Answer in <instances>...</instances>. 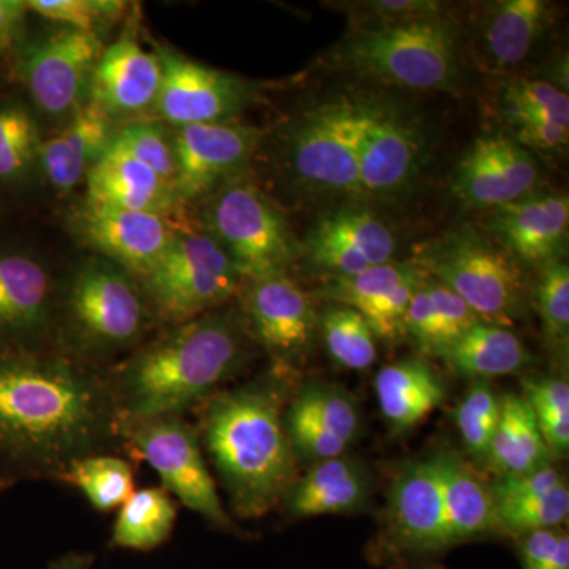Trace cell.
Segmentation results:
<instances>
[{
	"mask_svg": "<svg viewBox=\"0 0 569 569\" xmlns=\"http://www.w3.org/2000/svg\"><path fill=\"white\" fill-rule=\"evenodd\" d=\"M118 426L110 391L67 359L0 356V451L58 468L93 455Z\"/></svg>",
	"mask_w": 569,
	"mask_h": 569,
	"instance_id": "cell-1",
	"label": "cell"
},
{
	"mask_svg": "<svg viewBox=\"0 0 569 569\" xmlns=\"http://www.w3.org/2000/svg\"><path fill=\"white\" fill-rule=\"evenodd\" d=\"M244 361V337L233 313L212 312L174 325L132 355L112 377L119 425L179 417L211 395Z\"/></svg>",
	"mask_w": 569,
	"mask_h": 569,
	"instance_id": "cell-2",
	"label": "cell"
},
{
	"mask_svg": "<svg viewBox=\"0 0 569 569\" xmlns=\"http://www.w3.org/2000/svg\"><path fill=\"white\" fill-rule=\"evenodd\" d=\"M282 403L274 385L254 383L213 396L206 408L204 445L241 518L271 511L298 479Z\"/></svg>",
	"mask_w": 569,
	"mask_h": 569,
	"instance_id": "cell-3",
	"label": "cell"
},
{
	"mask_svg": "<svg viewBox=\"0 0 569 569\" xmlns=\"http://www.w3.org/2000/svg\"><path fill=\"white\" fill-rule=\"evenodd\" d=\"M332 59L362 77L417 91L451 89L458 74L456 31L441 17L358 29Z\"/></svg>",
	"mask_w": 569,
	"mask_h": 569,
	"instance_id": "cell-4",
	"label": "cell"
},
{
	"mask_svg": "<svg viewBox=\"0 0 569 569\" xmlns=\"http://www.w3.org/2000/svg\"><path fill=\"white\" fill-rule=\"evenodd\" d=\"M62 306L71 340L89 355L133 347L151 317L138 280L102 257L86 258L71 271Z\"/></svg>",
	"mask_w": 569,
	"mask_h": 569,
	"instance_id": "cell-5",
	"label": "cell"
},
{
	"mask_svg": "<svg viewBox=\"0 0 569 569\" xmlns=\"http://www.w3.org/2000/svg\"><path fill=\"white\" fill-rule=\"evenodd\" d=\"M413 263L458 295L482 323L508 328L522 313L526 282L519 264L475 231L427 242Z\"/></svg>",
	"mask_w": 569,
	"mask_h": 569,
	"instance_id": "cell-6",
	"label": "cell"
},
{
	"mask_svg": "<svg viewBox=\"0 0 569 569\" xmlns=\"http://www.w3.org/2000/svg\"><path fill=\"white\" fill-rule=\"evenodd\" d=\"M206 200L204 231L227 252L242 280L287 272L299 247L263 190L236 178Z\"/></svg>",
	"mask_w": 569,
	"mask_h": 569,
	"instance_id": "cell-7",
	"label": "cell"
},
{
	"mask_svg": "<svg viewBox=\"0 0 569 569\" xmlns=\"http://www.w3.org/2000/svg\"><path fill=\"white\" fill-rule=\"evenodd\" d=\"M238 269L204 230L182 228L173 244L141 280L149 306L173 325L212 312L241 287Z\"/></svg>",
	"mask_w": 569,
	"mask_h": 569,
	"instance_id": "cell-8",
	"label": "cell"
},
{
	"mask_svg": "<svg viewBox=\"0 0 569 569\" xmlns=\"http://www.w3.org/2000/svg\"><path fill=\"white\" fill-rule=\"evenodd\" d=\"M365 100L337 97L302 112L288 130L284 162L310 192L359 198L358 146Z\"/></svg>",
	"mask_w": 569,
	"mask_h": 569,
	"instance_id": "cell-9",
	"label": "cell"
},
{
	"mask_svg": "<svg viewBox=\"0 0 569 569\" xmlns=\"http://www.w3.org/2000/svg\"><path fill=\"white\" fill-rule=\"evenodd\" d=\"M119 426L134 451L159 473L168 493H173L183 507L192 509L217 529H234L206 466L200 440L181 417L174 415Z\"/></svg>",
	"mask_w": 569,
	"mask_h": 569,
	"instance_id": "cell-10",
	"label": "cell"
},
{
	"mask_svg": "<svg viewBox=\"0 0 569 569\" xmlns=\"http://www.w3.org/2000/svg\"><path fill=\"white\" fill-rule=\"evenodd\" d=\"M102 52L97 33L62 28L22 51L18 73L41 111L73 114L88 103L92 73Z\"/></svg>",
	"mask_w": 569,
	"mask_h": 569,
	"instance_id": "cell-11",
	"label": "cell"
},
{
	"mask_svg": "<svg viewBox=\"0 0 569 569\" xmlns=\"http://www.w3.org/2000/svg\"><path fill=\"white\" fill-rule=\"evenodd\" d=\"M261 132L234 121L179 127L171 134L179 200L197 203L211 197L223 183L241 178Z\"/></svg>",
	"mask_w": 569,
	"mask_h": 569,
	"instance_id": "cell-12",
	"label": "cell"
},
{
	"mask_svg": "<svg viewBox=\"0 0 569 569\" xmlns=\"http://www.w3.org/2000/svg\"><path fill=\"white\" fill-rule=\"evenodd\" d=\"M156 54L162 86L153 108L176 129L233 121L252 100L250 86L234 74L201 66L170 48L157 47Z\"/></svg>",
	"mask_w": 569,
	"mask_h": 569,
	"instance_id": "cell-13",
	"label": "cell"
},
{
	"mask_svg": "<svg viewBox=\"0 0 569 569\" xmlns=\"http://www.w3.org/2000/svg\"><path fill=\"white\" fill-rule=\"evenodd\" d=\"M425 134L389 104L365 100L358 146L359 198H387L407 189L421 170Z\"/></svg>",
	"mask_w": 569,
	"mask_h": 569,
	"instance_id": "cell-14",
	"label": "cell"
},
{
	"mask_svg": "<svg viewBox=\"0 0 569 569\" xmlns=\"http://www.w3.org/2000/svg\"><path fill=\"white\" fill-rule=\"evenodd\" d=\"M74 230L97 257L144 279L186 227L157 213L126 211L84 201L73 217Z\"/></svg>",
	"mask_w": 569,
	"mask_h": 569,
	"instance_id": "cell-15",
	"label": "cell"
},
{
	"mask_svg": "<svg viewBox=\"0 0 569 569\" xmlns=\"http://www.w3.org/2000/svg\"><path fill=\"white\" fill-rule=\"evenodd\" d=\"M389 526L400 556H436L452 548L437 455L399 471L389 490Z\"/></svg>",
	"mask_w": 569,
	"mask_h": 569,
	"instance_id": "cell-16",
	"label": "cell"
},
{
	"mask_svg": "<svg viewBox=\"0 0 569 569\" xmlns=\"http://www.w3.org/2000/svg\"><path fill=\"white\" fill-rule=\"evenodd\" d=\"M539 168L529 149L509 134H482L456 170L452 190L475 208H501L537 190Z\"/></svg>",
	"mask_w": 569,
	"mask_h": 569,
	"instance_id": "cell-17",
	"label": "cell"
},
{
	"mask_svg": "<svg viewBox=\"0 0 569 569\" xmlns=\"http://www.w3.org/2000/svg\"><path fill=\"white\" fill-rule=\"evenodd\" d=\"M242 284L246 317L258 342L283 362L306 355L320 326L310 296L284 272Z\"/></svg>",
	"mask_w": 569,
	"mask_h": 569,
	"instance_id": "cell-18",
	"label": "cell"
},
{
	"mask_svg": "<svg viewBox=\"0 0 569 569\" xmlns=\"http://www.w3.org/2000/svg\"><path fill=\"white\" fill-rule=\"evenodd\" d=\"M305 250L317 268L348 277L392 261L396 241L377 213L361 206H346L317 220L307 234Z\"/></svg>",
	"mask_w": 569,
	"mask_h": 569,
	"instance_id": "cell-19",
	"label": "cell"
},
{
	"mask_svg": "<svg viewBox=\"0 0 569 569\" xmlns=\"http://www.w3.org/2000/svg\"><path fill=\"white\" fill-rule=\"evenodd\" d=\"M568 230L569 200L560 193H531L496 209L490 219V231L507 253L533 268L561 260Z\"/></svg>",
	"mask_w": 569,
	"mask_h": 569,
	"instance_id": "cell-20",
	"label": "cell"
},
{
	"mask_svg": "<svg viewBox=\"0 0 569 569\" xmlns=\"http://www.w3.org/2000/svg\"><path fill=\"white\" fill-rule=\"evenodd\" d=\"M162 86V66L133 36H123L103 50L92 73L88 102L114 121L153 108Z\"/></svg>",
	"mask_w": 569,
	"mask_h": 569,
	"instance_id": "cell-21",
	"label": "cell"
},
{
	"mask_svg": "<svg viewBox=\"0 0 569 569\" xmlns=\"http://www.w3.org/2000/svg\"><path fill=\"white\" fill-rule=\"evenodd\" d=\"M116 122L96 103L82 104L62 132L41 141L37 167L47 181L61 192L86 182L93 164L110 149L119 130Z\"/></svg>",
	"mask_w": 569,
	"mask_h": 569,
	"instance_id": "cell-22",
	"label": "cell"
},
{
	"mask_svg": "<svg viewBox=\"0 0 569 569\" xmlns=\"http://www.w3.org/2000/svg\"><path fill=\"white\" fill-rule=\"evenodd\" d=\"M86 189L88 203L157 213L171 220L183 206L173 186L144 164L111 148L89 171Z\"/></svg>",
	"mask_w": 569,
	"mask_h": 569,
	"instance_id": "cell-23",
	"label": "cell"
},
{
	"mask_svg": "<svg viewBox=\"0 0 569 569\" xmlns=\"http://www.w3.org/2000/svg\"><path fill=\"white\" fill-rule=\"evenodd\" d=\"M52 283L31 254L0 249V337L28 339L50 323Z\"/></svg>",
	"mask_w": 569,
	"mask_h": 569,
	"instance_id": "cell-24",
	"label": "cell"
},
{
	"mask_svg": "<svg viewBox=\"0 0 569 569\" xmlns=\"http://www.w3.org/2000/svg\"><path fill=\"white\" fill-rule=\"evenodd\" d=\"M369 493L362 467L346 456L313 463L288 490V509L295 518L343 515L361 508Z\"/></svg>",
	"mask_w": 569,
	"mask_h": 569,
	"instance_id": "cell-25",
	"label": "cell"
},
{
	"mask_svg": "<svg viewBox=\"0 0 569 569\" xmlns=\"http://www.w3.org/2000/svg\"><path fill=\"white\" fill-rule=\"evenodd\" d=\"M451 546L498 531L490 488L455 452L437 455Z\"/></svg>",
	"mask_w": 569,
	"mask_h": 569,
	"instance_id": "cell-26",
	"label": "cell"
},
{
	"mask_svg": "<svg viewBox=\"0 0 569 569\" xmlns=\"http://www.w3.org/2000/svg\"><path fill=\"white\" fill-rule=\"evenodd\" d=\"M549 6L542 0H505L498 2L482 26L479 56L489 71L519 66L546 31Z\"/></svg>",
	"mask_w": 569,
	"mask_h": 569,
	"instance_id": "cell-27",
	"label": "cell"
},
{
	"mask_svg": "<svg viewBox=\"0 0 569 569\" xmlns=\"http://www.w3.org/2000/svg\"><path fill=\"white\" fill-rule=\"evenodd\" d=\"M381 413L397 432L413 429L445 400V387L437 373L417 359L385 366L376 378Z\"/></svg>",
	"mask_w": 569,
	"mask_h": 569,
	"instance_id": "cell-28",
	"label": "cell"
},
{
	"mask_svg": "<svg viewBox=\"0 0 569 569\" xmlns=\"http://www.w3.org/2000/svg\"><path fill=\"white\" fill-rule=\"evenodd\" d=\"M550 456L527 400L518 395L501 397V417L486 463L498 478L516 477L550 466Z\"/></svg>",
	"mask_w": 569,
	"mask_h": 569,
	"instance_id": "cell-29",
	"label": "cell"
},
{
	"mask_svg": "<svg viewBox=\"0 0 569 569\" xmlns=\"http://www.w3.org/2000/svg\"><path fill=\"white\" fill-rule=\"evenodd\" d=\"M441 359L459 377L486 381L519 372L530 365L531 356L515 332L481 321L460 337Z\"/></svg>",
	"mask_w": 569,
	"mask_h": 569,
	"instance_id": "cell-30",
	"label": "cell"
},
{
	"mask_svg": "<svg viewBox=\"0 0 569 569\" xmlns=\"http://www.w3.org/2000/svg\"><path fill=\"white\" fill-rule=\"evenodd\" d=\"M178 509L162 488L134 490L119 508L112 527V548L148 552L160 548L174 529Z\"/></svg>",
	"mask_w": 569,
	"mask_h": 569,
	"instance_id": "cell-31",
	"label": "cell"
},
{
	"mask_svg": "<svg viewBox=\"0 0 569 569\" xmlns=\"http://www.w3.org/2000/svg\"><path fill=\"white\" fill-rule=\"evenodd\" d=\"M284 425L316 427L350 448L361 429V413L353 397L343 389L307 385L288 408Z\"/></svg>",
	"mask_w": 569,
	"mask_h": 569,
	"instance_id": "cell-32",
	"label": "cell"
},
{
	"mask_svg": "<svg viewBox=\"0 0 569 569\" xmlns=\"http://www.w3.org/2000/svg\"><path fill=\"white\" fill-rule=\"evenodd\" d=\"M59 477L81 490L99 511L121 508L134 492L132 467L116 456L89 455L74 459Z\"/></svg>",
	"mask_w": 569,
	"mask_h": 569,
	"instance_id": "cell-33",
	"label": "cell"
},
{
	"mask_svg": "<svg viewBox=\"0 0 569 569\" xmlns=\"http://www.w3.org/2000/svg\"><path fill=\"white\" fill-rule=\"evenodd\" d=\"M39 123L24 104H0V182H18L39 164Z\"/></svg>",
	"mask_w": 569,
	"mask_h": 569,
	"instance_id": "cell-34",
	"label": "cell"
},
{
	"mask_svg": "<svg viewBox=\"0 0 569 569\" xmlns=\"http://www.w3.org/2000/svg\"><path fill=\"white\" fill-rule=\"evenodd\" d=\"M326 350L337 365L365 370L376 362L377 343L366 318L351 307L336 305L321 318Z\"/></svg>",
	"mask_w": 569,
	"mask_h": 569,
	"instance_id": "cell-35",
	"label": "cell"
},
{
	"mask_svg": "<svg viewBox=\"0 0 569 569\" xmlns=\"http://www.w3.org/2000/svg\"><path fill=\"white\" fill-rule=\"evenodd\" d=\"M421 272L415 263L389 261V263L367 269L361 274L332 276L325 284L326 296L337 305L351 307L365 316L378 302L387 299L397 287Z\"/></svg>",
	"mask_w": 569,
	"mask_h": 569,
	"instance_id": "cell-36",
	"label": "cell"
},
{
	"mask_svg": "<svg viewBox=\"0 0 569 569\" xmlns=\"http://www.w3.org/2000/svg\"><path fill=\"white\" fill-rule=\"evenodd\" d=\"M523 399L545 437L552 455H568L569 449V387L560 378H527Z\"/></svg>",
	"mask_w": 569,
	"mask_h": 569,
	"instance_id": "cell-37",
	"label": "cell"
},
{
	"mask_svg": "<svg viewBox=\"0 0 569 569\" xmlns=\"http://www.w3.org/2000/svg\"><path fill=\"white\" fill-rule=\"evenodd\" d=\"M500 417L501 397L488 381H475L455 411L460 438L475 459L486 462Z\"/></svg>",
	"mask_w": 569,
	"mask_h": 569,
	"instance_id": "cell-38",
	"label": "cell"
},
{
	"mask_svg": "<svg viewBox=\"0 0 569 569\" xmlns=\"http://www.w3.org/2000/svg\"><path fill=\"white\" fill-rule=\"evenodd\" d=\"M569 515L567 482L542 496L496 507L498 531L519 538L533 531L559 529Z\"/></svg>",
	"mask_w": 569,
	"mask_h": 569,
	"instance_id": "cell-39",
	"label": "cell"
},
{
	"mask_svg": "<svg viewBox=\"0 0 569 569\" xmlns=\"http://www.w3.org/2000/svg\"><path fill=\"white\" fill-rule=\"evenodd\" d=\"M110 148L144 164L164 182L174 187L173 144L162 127L144 122L121 127Z\"/></svg>",
	"mask_w": 569,
	"mask_h": 569,
	"instance_id": "cell-40",
	"label": "cell"
},
{
	"mask_svg": "<svg viewBox=\"0 0 569 569\" xmlns=\"http://www.w3.org/2000/svg\"><path fill=\"white\" fill-rule=\"evenodd\" d=\"M542 331L550 347L567 350L569 337V268L563 260L542 268L538 287Z\"/></svg>",
	"mask_w": 569,
	"mask_h": 569,
	"instance_id": "cell-41",
	"label": "cell"
},
{
	"mask_svg": "<svg viewBox=\"0 0 569 569\" xmlns=\"http://www.w3.org/2000/svg\"><path fill=\"white\" fill-rule=\"evenodd\" d=\"M28 7L44 20L58 22L63 28L99 36L100 28L121 17L127 3L118 0H29Z\"/></svg>",
	"mask_w": 569,
	"mask_h": 569,
	"instance_id": "cell-42",
	"label": "cell"
},
{
	"mask_svg": "<svg viewBox=\"0 0 569 569\" xmlns=\"http://www.w3.org/2000/svg\"><path fill=\"white\" fill-rule=\"evenodd\" d=\"M501 112H526L569 126L568 93L552 82L522 78L505 89Z\"/></svg>",
	"mask_w": 569,
	"mask_h": 569,
	"instance_id": "cell-43",
	"label": "cell"
},
{
	"mask_svg": "<svg viewBox=\"0 0 569 569\" xmlns=\"http://www.w3.org/2000/svg\"><path fill=\"white\" fill-rule=\"evenodd\" d=\"M427 279L425 272L397 287L391 295L365 313L366 321L378 339L395 340L403 336V320L411 298Z\"/></svg>",
	"mask_w": 569,
	"mask_h": 569,
	"instance_id": "cell-44",
	"label": "cell"
},
{
	"mask_svg": "<svg viewBox=\"0 0 569 569\" xmlns=\"http://www.w3.org/2000/svg\"><path fill=\"white\" fill-rule=\"evenodd\" d=\"M518 542L523 569H569V538L563 531H533Z\"/></svg>",
	"mask_w": 569,
	"mask_h": 569,
	"instance_id": "cell-45",
	"label": "cell"
},
{
	"mask_svg": "<svg viewBox=\"0 0 569 569\" xmlns=\"http://www.w3.org/2000/svg\"><path fill=\"white\" fill-rule=\"evenodd\" d=\"M503 118L511 126L512 138L523 148L556 152L568 144L569 126L526 112H503Z\"/></svg>",
	"mask_w": 569,
	"mask_h": 569,
	"instance_id": "cell-46",
	"label": "cell"
},
{
	"mask_svg": "<svg viewBox=\"0 0 569 569\" xmlns=\"http://www.w3.org/2000/svg\"><path fill=\"white\" fill-rule=\"evenodd\" d=\"M561 485H565L563 475L556 467L546 466L530 473L498 478L490 486V493H492L493 507H498V505L516 503L527 498L542 496Z\"/></svg>",
	"mask_w": 569,
	"mask_h": 569,
	"instance_id": "cell-47",
	"label": "cell"
},
{
	"mask_svg": "<svg viewBox=\"0 0 569 569\" xmlns=\"http://www.w3.org/2000/svg\"><path fill=\"white\" fill-rule=\"evenodd\" d=\"M362 10L369 17H376L380 24H400L440 17V3L432 0H380V2H362Z\"/></svg>",
	"mask_w": 569,
	"mask_h": 569,
	"instance_id": "cell-48",
	"label": "cell"
},
{
	"mask_svg": "<svg viewBox=\"0 0 569 569\" xmlns=\"http://www.w3.org/2000/svg\"><path fill=\"white\" fill-rule=\"evenodd\" d=\"M28 11V2L0 0V54L10 51L20 41Z\"/></svg>",
	"mask_w": 569,
	"mask_h": 569,
	"instance_id": "cell-49",
	"label": "cell"
},
{
	"mask_svg": "<svg viewBox=\"0 0 569 569\" xmlns=\"http://www.w3.org/2000/svg\"><path fill=\"white\" fill-rule=\"evenodd\" d=\"M48 569H92V557L86 553H69L56 560Z\"/></svg>",
	"mask_w": 569,
	"mask_h": 569,
	"instance_id": "cell-50",
	"label": "cell"
},
{
	"mask_svg": "<svg viewBox=\"0 0 569 569\" xmlns=\"http://www.w3.org/2000/svg\"><path fill=\"white\" fill-rule=\"evenodd\" d=\"M422 569H443V568L430 567V568H422Z\"/></svg>",
	"mask_w": 569,
	"mask_h": 569,
	"instance_id": "cell-51",
	"label": "cell"
}]
</instances>
